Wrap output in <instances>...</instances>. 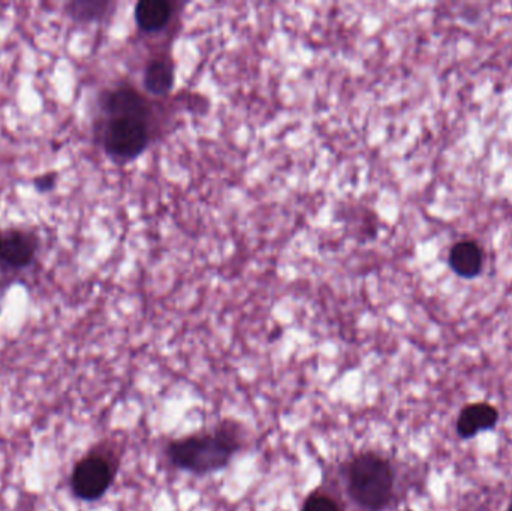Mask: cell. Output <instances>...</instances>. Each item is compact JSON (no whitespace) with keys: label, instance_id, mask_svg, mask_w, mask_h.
Returning a JSON list of instances; mask_svg holds the SVG:
<instances>
[{"label":"cell","instance_id":"obj_3","mask_svg":"<svg viewBox=\"0 0 512 511\" xmlns=\"http://www.w3.org/2000/svg\"><path fill=\"white\" fill-rule=\"evenodd\" d=\"M119 459L113 450L104 444L90 449L83 458L78 459L69 476V489L77 500L83 503H95L101 500L117 477Z\"/></svg>","mask_w":512,"mask_h":511},{"label":"cell","instance_id":"obj_2","mask_svg":"<svg viewBox=\"0 0 512 511\" xmlns=\"http://www.w3.org/2000/svg\"><path fill=\"white\" fill-rule=\"evenodd\" d=\"M346 492L363 511L388 509L396 491V473L384 456L363 452L354 456L343 471Z\"/></svg>","mask_w":512,"mask_h":511},{"label":"cell","instance_id":"obj_7","mask_svg":"<svg viewBox=\"0 0 512 511\" xmlns=\"http://www.w3.org/2000/svg\"><path fill=\"white\" fill-rule=\"evenodd\" d=\"M105 110L113 117H140L147 114V105L143 96L129 87L114 90L105 99Z\"/></svg>","mask_w":512,"mask_h":511},{"label":"cell","instance_id":"obj_4","mask_svg":"<svg viewBox=\"0 0 512 511\" xmlns=\"http://www.w3.org/2000/svg\"><path fill=\"white\" fill-rule=\"evenodd\" d=\"M147 140V125L140 117H113L105 129V149L116 158H134L140 155Z\"/></svg>","mask_w":512,"mask_h":511},{"label":"cell","instance_id":"obj_5","mask_svg":"<svg viewBox=\"0 0 512 511\" xmlns=\"http://www.w3.org/2000/svg\"><path fill=\"white\" fill-rule=\"evenodd\" d=\"M501 414L489 402H472L460 410L456 420V434L462 440H472L478 434L493 431L498 426Z\"/></svg>","mask_w":512,"mask_h":511},{"label":"cell","instance_id":"obj_13","mask_svg":"<svg viewBox=\"0 0 512 511\" xmlns=\"http://www.w3.org/2000/svg\"><path fill=\"white\" fill-rule=\"evenodd\" d=\"M507 511H512V500H511V503H510V504H508V509H507Z\"/></svg>","mask_w":512,"mask_h":511},{"label":"cell","instance_id":"obj_6","mask_svg":"<svg viewBox=\"0 0 512 511\" xmlns=\"http://www.w3.org/2000/svg\"><path fill=\"white\" fill-rule=\"evenodd\" d=\"M36 242L23 231H6L0 234V261L12 269L30 264L35 257Z\"/></svg>","mask_w":512,"mask_h":511},{"label":"cell","instance_id":"obj_12","mask_svg":"<svg viewBox=\"0 0 512 511\" xmlns=\"http://www.w3.org/2000/svg\"><path fill=\"white\" fill-rule=\"evenodd\" d=\"M54 185V176H44L42 179L36 180V186H38L41 191H45V189L53 188Z\"/></svg>","mask_w":512,"mask_h":511},{"label":"cell","instance_id":"obj_10","mask_svg":"<svg viewBox=\"0 0 512 511\" xmlns=\"http://www.w3.org/2000/svg\"><path fill=\"white\" fill-rule=\"evenodd\" d=\"M144 80H146L147 89L152 90L153 93L167 92L173 84V68L165 60H153L147 66Z\"/></svg>","mask_w":512,"mask_h":511},{"label":"cell","instance_id":"obj_9","mask_svg":"<svg viewBox=\"0 0 512 511\" xmlns=\"http://www.w3.org/2000/svg\"><path fill=\"white\" fill-rule=\"evenodd\" d=\"M135 17L143 29H161L170 20L171 5L167 0H141L135 9Z\"/></svg>","mask_w":512,"mask_h":511},{"label":"cell","instance_id":"obj_1","mask_svg":"<svg viewBox=\"0 0 512 511\" xmlns=\"http://www.w3.org/2000/svg\"><path fill=\"white\" fill-rule=\"evenodd\" d=\"M242 447L239 428L228 423L218 426L215 431L171 441L165 455L177 470L207 476L227 468Z\"/></svg>","mask_w":512,"mask_h":511},{"label":"cell","instance_id":"obj_8","mask_svg":"<svg viewBox=\"0 0 512 511\" xmlns=\"http://www.w3.org/2000/svg\"><path fill=\"white\" fill-rule=\"evenodd\" d=\"M450 266L463 278H475L483 267V251L475 242H460L451 249Z\"/></svg>","mask_w":512,"mask_h":511},{"label":"cell","instance_id":"obj_11","mask_svg":"<svg viewBox=\"0 0 512 511\" xmlns=\"http://www.w3.org/2000/svg\"><path fill=\"white\" fill-rule=\"evenodd\" d=\"M301 511H342L340 504L324 492H313L304 501Z\"/></svg>","mask_w":512,"mask_h":511}]
</instances>
